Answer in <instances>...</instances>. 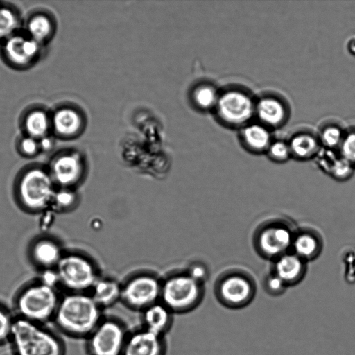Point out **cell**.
<instances>
[{
	"label": "cell",
	"mask_w": 355,
	"mask_h": 355,
	"mask_svg": "<svg viewBox=\"0 0 355 355\" xmlns=\"http://www.w3.org/2000/svg\"><path fill=\"white\" fill-rule=\"evenodd\" d=\"M103 318L102 309L91 295L75 293L60 300L53 320L67 335L87 338Z\"/></svg>",
	"instance_id": "obj_1"
},
{
	"label": "cell",
	"mask_w": 355,
	"mask_h": 355,
	"mask_svg": "<svg viewBox=\"0 0 355 355\" xmlns=\"http://www.w3.org/2000/svg\"><path fill=\"white\" fill-rule=\"evenodd\" d=\"M15 355H64L62 340L44 324L14 320L9 339Z\"/></svg>",
	"instance_id": "obj_2"
},
{
	"label": "cell",
	"mask_w": 355,
	"mask_h": 355,
	"mask_svg": "<svg viewBox=\"0 0 355 355\" xmlns=\"http://www.w3.org/2000/svg\"><path fill=\"white\" fill-rule=\"evenodd\" d=\"M59 302L53 288L43 284L31 286L16 301L17 317L44 324L53 319Z\"/></svg>",
	"instance_id": "obj_3"
},
{
	"label": "cell",
	"mask_w": 355,
	"mask_h": 355,
	"mask_svg": "<svg viewBox=\"0 0 355 355\" xmlns=\"http://www.w3.org/2000/svg\"><path fill=\"white\" fill-rule=\"evenodd\" d=\"M129 331L114 317H105L86 338L89 355H121Z\"/></svg>",
	"instance_id": "obj_4"
},
{
	"label": "cell",
	"mask_w": 355,
	"mask_h": 355,
	"mask_svg": "<svg viewBox=\"0 0 355 355\" xmlns=\"http://www.w3.org/2000/svg\"><path fill=\"white\" fill-rule=\"evenodd\" d=\"M202 293L198 282L191 276H176L161 288V302L173 313L191 311L200 303Z\"/></svg>",
	"instance_id": "obj_5"
},
{
	"label": "cell",
	"mask_w": 355,
	"mask_h": 355,
	"mask_svg": "<svg viewBox=\"0 0 355 355\" xmlns=\"http://www.w3.org/2000/svg\"><path fill=\"white\" fill-rule=\"evenodd\" d=\"M59 280L68 288L78 292L92 288L96 283V275L91 263L76 255L60 259L58 263Z\"/></svg>",
	"instance_id": "obj_6"
},
{
	"label": "cell",
	"mask_w": 355,
	"mask_h": 355,
	"mask_svg": "<svg viewBox=\"0 0 355 355\" xmlns=\"http://www.w3.org/2000/svg\"><path fill=\"white\" fill-rule=\"evenodd\" d=\"M19 193L24 205L33 209L44 207L55 195L50 177L38 168L32 169L24 175Z\"/></svg>",
	"instance_id": "obj_7"
},
{
	"label": "cell",
	"mask_w": 355,
	"mask_h": 355,
	"mask_svg": "<svg viewBox=\"0 0 355 355\" xmlns=\"http://www.w3.org/2000/svg\"><path fill=\"white\" fill-rule=\"evenodd\" d=\"M220 118L232 125H241L249 121L254 113L252 98L240 89H230L219 96L217 104Z\"/></svg>",
	"instance_id": "obj_8"
},
{
	"label": "cell",
	"mask_w": 355,
	"mask_h": 355,
	"mask_svg": "<svg viewBox=\"0 0 355 355\" xmlns=\"http://www.w3.org/2000/svg\"><path fill=\"white\" fill-rule=\"evenodd\" d=\"M158 282L150 276H139L131 279L121 290V300L131 309L142 311L160 299Z\"/></svg>",
	"instance_id": "obj_9"
},
{
	"label": "cell",
	"mask_w": 355,
	"mask_h": 355,
	"mask_svg": "<svg viewBox=\"0 0 355 355\" xmlns=\"http://www.w3.org/2000/svg\"><path fill=\"white\" fill-rule=\"evenodd\" d=\"M2 42V51L6 60L17 68L33 64L39 58L42 47L24 31H19Z\"/></svg>",
	"instance_id": "obj_10"
},
{
	"label": "cell",
	"mask_w": 355,
	"mask_h": 355,
	"mask_svg": "<svg viewBox=\"0 0 355 355\" xmlns=\"http://www.w3.org/2000/svg\"><path fill=\"white\" fill-rule=\"evenodd\" d=\"M255 295V288L245 276L234 274L219 284L217 297L220 304L230 309H240L249 305Z\"/></svg>",
	"instance_id": "obj_11"
},
{
	"label": "cell",
	"mask_w": 355,
	"mask_h": 355,
	"mask_svg": "<svg viewBox=\"0 0 355 355\" xmlns=\"http://www.w3.org/2000/svg\"><path fill=\"white\" fill-rule=\"evenodd\" d=\"M165 352L164 337L141 327L129 332L121 355H165Z\"/></svg>",
	"instance_id": "obj_12"
},
{
	"label": "cell",
	"mask_w": 355,
	"mask_h": 355,
	"mask_svg": "<svg viewBox=\"0 0 355 355\" xmlns=\"http://www.w3.org/2000/svg\"><path fill=\"white\" fill-rule=\"evenodd\" d=\"M291 232L280 225H272L264 228L258 237V246L264 256L278 258L286 253L292 245Z\"/></svg>",
	"instance_id": "obj_13"
},
{
	"label": "cell",
	"mask_w": 355,
	"mask_h": 355,
	"mask_svg": "<svg viewBox=\"0 0 355 355\" xmlns=\"http://www.w3.org/2000/svg\"><path fill=\"white\" fill-rule=\"evenodd\" d=\"M141 313L142 327L157 335L162 336L170 329L174 314L162 302H157Z\"/></svg>",
	"instance_id": "obj_14"
},
{
	"label": "cell",
	"mask_w": 355,
	"mask_h": 355,
	"mask_svg": "<svg viewBox=\"0 0 355 355\" xmlns=\"http://www.w3.org/2000/svg\"><path fill=\"white\" fill-rule=\"evenodd\" d=\"M304 260L294 254L285 253L277 258L275 274L287 286L297 284L304 274Z\"/></svg>",
	"instance_id": "obj_15"
},
{
	"label": "cell",
	"mask_w": 355,
	"mask_h": 355,
	"mask_svg": "<svg viewBox=\"0 0 355 355\" xmlns=\"http://www.w3.org/2000/svg\"><path fill=\"white\" fill-rule=\"evenodd\" d=\"M254 113L264 124L276 127L284 122L286 110L284 103L272 96H263L255 104Z\"/></svg>",
	"instance_id": "obj_16"
},
{
	"label": "cell",
	"mask_w": 355,
	"mask_h": 355,
	"mask_svg": "<svg viewBox=\"0 0 355 355\" xmlns=\"http://www.w3.org/2000/svg\"><path fill=\"white\" fill-rule=\"evenodd\" d=\"M82 169L81 161L74 154L60 156L52 166L55 180L62 185H69L76 182L82 173Z\"/></svg>",
	"instance_id": "obj_17"
},
{
	"label": "cell",
	"mask_w": 355,
	"mask_h": 355,
	"mask_svg": "<svg viewBox=\"0 0 355 355\" xmlns=\"http://www.w3.org/2000/svg\"><path fill=\"white\" fill-rule=\"evenodd\" d=\"M82 124L79 114L70 107H61L51 116V129L61 137H71L76 134Z\"/></svg>",
	"instance_id": "obj_18"
},
{
	"label": "cell",
	"mask_w": 355,
	"mask_h": 355,
	"mask_svg": "<svg viewBox=\"0 0 355 355\" xmlns=\"http://www.w3.org/2000/svg\"><path fill=\"white\" fill-rule=\"evenodd\" d=\"M241 137L246 148L255 153L267 150L271 144L268 130L260 124L247 125L241 132Z\"/></svg>",
	"instance_id": "obj_19"
},
{
	"label": "cell",
	"mask_w": 355,
	"mask_h": 355,
	"mask_svg": "<svg viewBox=\"0 0 355 355\" xmlns=\"http://www.w3.org/2000/svg\"><path fill=\"white\" fill-rule=\"evenodd\" d=\"M24 31L31 38L43 45L53 34L54 24L47 15L37 13L28 19Z\"/></svg>",
	"instance_id": "obj_20"
},
{
	"label": "cell",
	"mask_w": 355,
	"mask_h": 355,
	"mask_svg": "<svg viewBox=\"0 0 355 355\" xmlns=\"http://www.w3.org/2000/svg\"><path fill=\"white\" fill-rule=\"evenodd\" d=\"M92 289L91 296L102 309L114 305L121 298L122 288L114 281H96Z\"/></svg>",
	"instance_id": "obj_21"
},
{
	"label": "cell",
	"mask_w": 355,
	"mask_h": 355,
	"mask_svg": "<svg viewBox=\"0 0 355 355\" xmlns=\"http://www.w3.org/2000/svg\"><path fill=\"white\" fill-rule=\"evenodd\" d=\"M24 127L27 135L39 139L51 129V116L43 110H33L25 116Z\"/></svg>",
	"instance_id": "obj_22"
},
{
	"label": "cell",
	"mask_w": 355,
	"mask_h": 355,
	"mask_svg": "<svg viewBox=\"0 0 355 355\" xmlns=\"http://www.w3.org/2000/svg\"><path fill=\"white\" fill-rule=\"evenodd\" d=\"M288 146L291 155L300 159L315 156L320 150L318 139L313 135L304 132L294 135Z\"/></svg>",
	"instance_id": "obj_23"
},
{
	"label": "cell",
	"mask_w": 355,
	"mask_h": 355,
	"mask_svg": "<svg viewBox=\"0 0 355 355\" xmlns=\"http://www.w3.org/2000/svg\"><path fill=\"white\" fill-rule=\"evenodd\" d=\"M292 245L295 254L303 260L315 258L320 250L318 239L311 233L298 234L293 238Z\"/></svg>",
	"instance_id": "obj_24"
},
{
	"label": "cell",
	"mask_w": 355,
	"mask_h": 355,
	"mask_svg": "<svg viewBox=\"0 0 355 355\" xmlns=\"http://www.w3.org/2000/svg\"><path fill=\"white\" fill-rule=\"evenodd\" d=\"M20 28V19L16 10L12 7L0 5V41L18 32Z\"/></svg>",
	"instance_id": "obj_25"
},
{
	"label": "cell",
	"mask_w": 355,
	"mask_h": 355,
	"mask_svg": "<svg viewBox=\"0 0 355 355\" xmlns=\"http://www.w3.org/2000/svg\"><path fill=\"white\" fill-rule=\"evenodd\" d=\"M35 258L40 263L50 266L58 263L60 260V253L58 246L48 241L38 243L34 248Z\"/></svg>",
	"instance_id": "obj_26"
},
{
	"label": "cell",
	"mask_w": 355,
	"mask_h": 355,
	"mask_svg": "<svg viewBox=\"0 0 355 355\" xmlns=\"http://www.w3.org/2000/svg\"><path fill=\"white\" fill-rule=\"evenodd\" d=\"M219 96L216 90L210 86L199 87L194 94L196 103L202 108H209L216 105Z\"/></svg>",
	"instance_id": "obj_27"
},
{
	"label": "cell",
	"mask_w": 355,
	"mask_h": 355,
	"mask_svg": "<svg viewBox=\"0 0 355 355\" xmlns=\"http://www.w3.org/2000/svg\"><path fill=\"white\" fill-rule=\"evenodd\" d=\"M344 137L342 130L336 125H329L320 133V140L325 148L333 149L340 146Z\"/></svg>",
	"instance_id": "obj_28"
},
{
	"label": "cell",
	"mask_w": 355,
	"mask_h": 355,
	"mask_svg": "<svg viewBox=\"0 0 355 355\" xmlns=\"http://www.w3.org/2000/svg\"><path fill=\"white\" fill-rule=\"evenodd\" d=\"M267 150L269 157L277 162H286L291 156L288 144L281 140L271 142Z\"/></svg>",
	"instance_id": "obj_29"
},
{
	"label": "cell",
	"mask_w": 355,
	"mask_h": 355,
	"mask_svg": "<svg viewBox=\"0 0 355 355\" xmlns=\"http://www.w3.org/2000/svg\"><path fill=\"white\" fill-rule=\"evenodd\" d=\"M354 166L343 157H338L333 165L329 174L336 180H345L353 173Z\"/></svg>",
	"instance_id": "obj_30"
},
{
	"label": "cell",
	"mask_w": 355,
	"mask_h": 355,
	"mask_svg": "<svg viewBox=\"0 0 355 355\" xmlns=\"http://www.w3.org/2000/svg\"><path fill=\"white\" fill-rule=\"evenodd\" d=\"M340 148L341 157L355 166V132L344 135Z\"/></svg>",
	"instance_id": "obj_31"
},
{
	"label": "cell",
	"mask_w": 355,
	"mask_h": 355,
	"mask_svg": "<svg viewBox=\"0 0 355 355\" xmlns=\"http://www.w3.org/2000/svg\"><path fill=\"white\" fill-rule=\"evenodd\" d=\"M14 320L8 311L0 306V344L10 339Z\"/></svg>",
	"instance_id": "obj_32"
},
{
	"label": "cell",
	"mask_w": 355,
	"mask_h": 355,
	"mask_svg": "<svg viewBox=\"0 0 355 355\" xmlns=\"http://www.w3.org/2000/svg\"><path fill=\"white\" fill-rule=\"evenodd\" d=\"M333 149L325 148L318 150L315 157L319 166L325 172L329 173L333 165L338 158L332 150Z\"/></svg>",
	"instance_id": "obj_33"
},
{
	"label": "cell",
	"mask_w": 355,
	"mask_h": 355,
	"mask_svg": "<svg viewBox=\"0 0 355 355\" xmlns=\"http://www.w3.org/2000/svg\"><path fill=\"white\" fill-rule=\"evenodd\" d=\"M288 287L285 283L275 274L269 276L265 283L267 293L273 296L282 295Z\"/></svg>",
	"instance_id": "obj_34"
},
{
	"label": "cell",
	"mask_w": 355,
	"mask_h": 355,
	"mask_svg": "<svg viewBox=\"0 0 355 355\" xmlns=\"http://www.w3.org/2000/svg\"><path fill=\"white\" fill-rule=\"evenodd\" d=\"M20 148L25 155H33L40 150L38 139L27 135L21 139Z\"/></svg>",
	"instance_id": "obj_35"
},
{
	"label": "cell",
	"mask_w": 355,
	"mask_h": 355,
	"mask_svg": "<svg viewBox=\"0 0 355 355\" xmlns=\"http://www.w3.org/2000/svg\"><path fill=\"white\" fill-rule=\"evenodd\" d=\"M56 204L62 207L71 205L74 201V195L68 191H60L55 193L53 198Z\"/></svg>",
	"instance_id": "obj_36"
},
{
	"label": "cell",
	"mask_w": 355,
	"mask_h": 355,
	"mask_svg": "<svg viewBox=\"0 0 355 355\" xmlns=\"http://www.w3.org/2000/svg\"><path fill=\"white\" fill-rule=\"evenodd\" d=\"M42 284L49 287L53 288L59 280L57 272L52 270L45 271L42 277Z\"/></svg>",
	"instance_id": "obj_37"
},
{
	"label": "cell",
	"mask_w": 355,
	"mask_h": 355,
	"mask_svg": "<svg viewBox=\"0 0 355 355\" xmlns=\"http://www.w3.org/2000/svg\"><path fill=\"white\" fill-rule=\"evenodd\" d=\"M38 144L40 150H42L44 151H49L53 148L54 146V141L51 137L47 135L39 139Z\"/></svg>",
	"instance_id": "obj_38"
},
{
	"label": "cell",
	"mask_w": 355,
	"mask_h": 355,
	"mask_svg": "<svg viewBox=\"0 0 355 355\" xmlns=\"http://www.w3.org/2000/svg\"><path fill=\"white\" fill-rule=\"evenodd\" d=\"M205 274V270L202 267H195L191 272V275H190L197 281L202 278Z\"/></svg>",
	"instance_id": "obj_39"
},
{
	"label": "cell",
	"mask_w": 355,
	"mask_h": 355,
	"mask_svg": "<svg viewBox=\"0 0 355 355\" xmlns=\"http://www.w3.org/2000/svg\"><path fill=\"white\" fill-rule=\"evenodd\" d=\"M349 49L350 52L355 55V37L350 40Z\"/></svg>",
	"instance_id": "obj_40"
}]
</instances>
